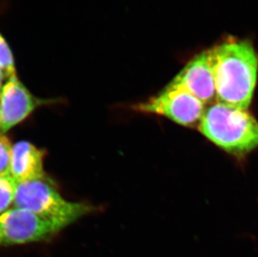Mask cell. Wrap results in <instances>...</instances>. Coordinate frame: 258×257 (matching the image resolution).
<instances>
[{
    "label": "cell",
    "instance_id": "1",
    "mask_svg": "<svg viewBox=\"0 0 258 257\" xmlns=\"http://www.w3.org/2000/svg\"><path fill=\"white\" fill-rule=\"evenodd\" d=\"M208 51L217 102L248 109L257 81L258 58L253 47L248 42L232 40Z\"/></svg>",
    "mask_w": 258,
    "mask_h": 257
},
{
    "label": "cell",
    "instance_id": "2",
    "mask_svg": "<svg viewBox=\"0 0 258 257\" xmlns=\"http://www.w3.org/2000/svg\"><path fill=\"white\" fill-rule=\"evenodd\" d=\"M198 128L208 141L238 160L258 148V120L248 109L216 101L206 109Z\"/></svg>",
    "mask_w": 258,
    "mask_h": 257
},
{
    "label": "cell",
    "instance_id": "3",
    "mask_svg": "<svg viewBox=\"0 0 258 257\" xmlns=\"http://www.w3.org/2000/svg\"><path fill=\"white\" fill-rule=\"evenodd\" d=\"M14 206L15 208L31 211L62 229L94 210L90 205L63 199L48 180L19 183Z\"/></svg>",
    "mask_w": 258,
    "mask_h": 257
},
{
    "label": "cell",
    "instance_id": "4",
    "mask_svg": "<svg viewBox=\"0 0 258 257\" xmlns=\"http://www.w3.org/2000/svg\"><path fill=\"white\" fill-rule=\"evenodd\" d=\"M135 110L166 117L183 126L198 127L206 105L186 90L169 84L158 95L134 106Z\"/></svg>",
    "mask_w": 258,
    "mask_h": 257
},
{
    "label": "cell",
    "instance_id": "5",
    "mask_svg": "<svg viewBox=\"0 0 258 257\" xmlns=\"http://www.w3.org/2000/svg\"><path fill=\"white\" fill-rule=\"evenodd\" d=\"M63 229L25 209L14 208L0 215V245L40 242Z\"/></svg>",
    "mask_w": 258,
    "mask_h": 257
},
{
    "label": "cell",
    "instance_id": "6",
    "mask_svg": "<svg viewBox=\"0 0 258 257\" xmlns=\"http://www.w3.org/2000/svg\"><path fill=\"white\" fill-rule=\"evenodd\" d=\"M48 100L34 96L17 75L9 78L0 91V131L6 132Z\"/></svg>",
    "mask_w": 258,
    "mask_h": 257
},
{
    "label": "cell",
    "instance_id": "7",
    "mask_svg": "<svg viewBox=\"0 0 258 257\" xmlns=\"http://www.w3.org/2000/svg\"><path fill=\"white\" fill-rule=\"evenodd\" d=\"M170 84L186 90L205 105L216 102L214 72L209 51L196 56Z\"/></svg>",
    "mask_w": 258,
    "mask_h": 257
},
{
    "label": "cell",
    "instance_id": "8",
    "mask_svg": "<svg viewBox=\"0 0 258 257\" xmlns=\"http://www.w3.org/2000/svg\"><path fill=\"white\" fill-rule=\"evenodd\" d=\"M45 152L28 141L13 146L10 174L18 184L31 180H49L44 170Z\"/></svg>",
    "mask_w": 258,
    "mask_h": 257
},
{
    "label": "cell",
    "instance_id": "9",
    "mask_svg": "<svg viewBox=\"0 0 258 257\" xmlns=\"http://www.w3.org/2000/svg\"><path fill=\"white\" fill-rule=\"evenodd\" d=\"M17 185V182L10 174L0 175V215L14 204Z\"/></svg>",
    "mask_w": 258,
    "mask_h": 257
},
{
    "label": "cell",
    "instance_id": "10",
    "mask_svg": "<svg viewBox=\"0 0 258 257\" xmlns=\"http://www.w3.org/2000/svg\"><path fill=\"white\" fill-rule=\"evenodd\" d=\"M0 67L5 72L7 80L11 76L17 75L15 68V57L10 45L0 34Z\"/></svg>",
    "mask_w": 258,
    "mask_h": 257
},
{
    "label": "cell",
    "instance_id": "11",
    "mask_svg": "<svg viewBox=\"0 0 258 257\" xmlns=\"http://www.w3.org/2000/svg\"><path fill=\"white\" fill-rule=\"evenodd\" d=\"M13 146L6 136L0 135V175L10 174Z\"/></svg>",
    "mask_w": 258,
    "mask_h": 257
},
{
    "label": "cell",
    "instance_id": "12",
    "mask_svg": "<svg viewBox=\"0 0 258 257\" xmlns=\"http://www.w3.org/2000/svg\"><path fill=\"white\" fill-rule=\"evenodd\" d=\"M6 80H7V77L5 76V72L3 71L2 68L0 67V91L2 90L3 86L6 82Z\"/></svg>",
    "mask_w": 258,
    "mask_h": 257
}]
</instances>
